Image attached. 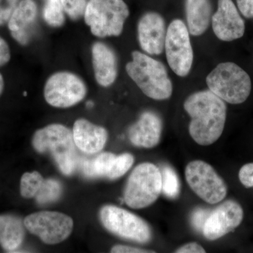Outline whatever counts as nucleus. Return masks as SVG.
I'll return each instance as SVG.
<instances>
[{
    "instance_id": "15",
    "label": "nucleus",
    "mask_w": 253,
    "mask_h": 253,
    "mask_svg": "<svg viewBox=\"0 0 253 253\" xmlns=\"http://www.w3.org/2000/svg\"><path fill=\"white\" fill-rule=\"evenodd\" d=\"M162 131L161 116L154 111H147L141 113L138 121L129 128L128 136L136 147L152 149L159 144Z\"/></svg>"
},
{
    "instance_id": "2",
    "label": "nucleus",
    "mask_w": 253,
    "mask_h": 253,
    "mask_svg": "<svg viewBox=\"0 0 253 253\" xmlns=\"http://www.w3.org/2000/svg\"><path fill=\"white\" fill-rule=\"evenodd\" d=\"M131 57L126 65V73L142 92L159 101L170 98L173 86L166 66L140 51H133Z\"/></svg>"
},
{
    "instance_id": "18",
    "label": "nucleus",
    "mask_w": 253,
    "mask_h": 253,
    "mask_svg": "<svg viewBox=\"0 0 253 253\" xmlns=\"http://www.w3.org/2000/svg\"><path fill=\"white\" fill-rule=\"evenodd\" d=\"M73 140L78 149L86 154H98L108 141V131L84 118L78 119L73 125Z\"/></svg>"
},
{
    "instance_id": "31",
    "label": "nucleus",
    "mask_w": 253,
    "mask_h": 253,
    "mask_svg": "<svg viewBox=\"0 0 253 253\" xmlns=\"http://www.w3.org/2000/svg\"><path fill=\"white\" fill-rule=\"evenodd\" d=\"M240 12L245 17L253 18V0H236Z\"/></svg>"
},
{
    "instance_id": "28",
    "label": "nucleus",
    "mask_w": 253,
    "mask_h": 253,
    "mask_svg": "<svg viewBox=\"0 0 253 253\" xmlns=\"http://www.w3.org/2000/svg\"><path fill=\"white\" fill-rule=\"evenodd\" d=\"M20 1L21 0H0V27L7 24Z\"/></svg>"
},
{
    "instance_id": "24",
    "label": "nucleus",
    "mask_w": 253,
    "mask_h": 253,
    "mask_svg": "<svg viewBox=\"0 0 253 253\" xmlns=\"http://www.w3.org/2000/svg\"><path fill=\"white\" fill-rule=\"evenodd\" d=\"M44 179L41 173L34 171L26 172L21 176L20 184L21 195L24 199H33L41 190Z\"/></svg>"
},
{
    "instance_id": "20",
    "label": "nucleus",
    "mask_w": 253,
    "mask_h": 253,
    "mask_svg": "<svg viewBox=\"0 0 253 253\" xmlns=\"http://www.w3.org/2000/svg\"><path fill=\"white\" fill-rule=\"evenodd\" d=\"M26 226L21 218L14 214H0V245L5 251L13 252L22 245Z\"/></svg>"
},
{
    "instance_id": "7",
    "label": "nucleus",
    "mask_w": 253,
    "mask_h": 253,
    "mask_svg": "<svg viewBox=\"0 0 253 253\" xmlns=\"http://www.w3.org/2000/svg\"><path fill=\"white\" fill-rule=\"evenodd\" d=\"M100 220L111 234L139 244L149 243L152 231L146 221L134 213L118 206L107 205L101 208Z\"/></svg>"
},
{
    "instance_id": "25",
    "label": "nucleus",
    "mask_w": 253,
    "mask_h": 253,
    "mask_svg": "<svg viewBox=\"0 0 253 253\" xmlns=\"http://www.w3.org/2000/svg\"><path fill=\"white\" fill-rule=\"evenodd\" d=\"M65 13L72 20H78L84 16L87 0H61Z\"/></svg>"
},
{
    "instance_id": "19",
    "label": "nucleus",
    "mask_w": 253,
    "mask_h": 253,
    "mask_svg": "<svg viewBox=\"0 0 253 253\" xmlns=\"http://www.w3.org/2000/svg\"><path fill=\"white\" fill-rule=\"evenodd\" d=\"M186 16L190 34L200 36L209 27L212 20L210 0H186Z\"/></svg>"
},
{
    "instance_id": "4",
    "label": "nucleus",
    "mask_w": 253,
    "mask_h": 253,
    "mask_svg": "<svg viewBox=\"0 0 253 253\" xmlns=\"http://www.w3.org/2000/svg\"><path fill=\"white\" fill-rule=\"evenodd\" d=\"M209 90L223 101L231 104H240L249 97L252 83L249 75L236 63L224 62L218 64L206 78Z\"/></svg>"
},
{
    "instance_id": "8",
    "label": "nucleus",
    "mask_w": 253,
    "mask_h": 253,
    "mask_svg": "<svg viewBox=\"0 0 253 253\" xmlns=\"http://www.w3.org/2000/svg\"><path fill=\"white\" fill-rule=\"evenodd\" d=\"M87 87L76 73L59 71L46 80L44 97L48 104L59 109H67L79 104L85 97Z\"/></svg>"
},
{
    "instance_id": "5",
    "label": "nucleus",
    "mask_w": 253,
    "mask_h": 253,
    "mask_svg": "<svg viewBox=\"0 0 253 253\" xmlns=\"http://www.w3.org/2000/svg\"><path fill=\"white\" fill-rule=\"evenodd\" d=\"M129 15L124 0H89L83 17L92 35L104 38L119 36Z\"/></svg>"
},
{
    "instance_id": "9",
    "label": "nucleus",
    "mask_w": 253,
    "mask_h": 253,
    "mask_svg": "<svg viewBox=\"0 0 253 253\" xmlns=\"http://www.w3.org/2000/svg\"><path fill=\"white\" fill-rule=\"evenodd\" d=\"M185 177L195 194L208 204H219L225 199L227 186L214 168L205 162L196 160L186 166Z\"/></svg>"
},
{
    "instance_id": "3",
    "label": "nucleus",
    "mask_w": 253,
    "mask_h": 253,
    "mask_svg": "<svg viewBox=\"0 0 253 253\" xmlns=\"http://www.w3.org/2000/svg\"><path fill=\"white\" fill-rule=\"evenodd\" d=\"M33 148L40 154L50 153L58 168L65 175H71L77 166L76 144L73 131L63 125H49L35 132Z\"/></svg>"
},
{
    "instance_id": "30",
    "label": "nucleus",
    "mask_w": 253,
    "mask_h": 253,
    "mask_svg": "<svg viewBox=\"0 0 253 253\" xmlns=\"http://www.w3.org/2000/svg\"><path fill=\"white\" fill-rule=\"evenodd\" d=\"M11 59V51L9 44L0 36V67L5 66Z\"/></svg>"
},
{
    "instance_id": "14",
    "label": "nucleus",
    "mask_w": 253,
    "mask_h": 253,
    "mask_svg": "<svg viewBox=\"0 0 253 253\" xmlns=\"http://www.w3.org/2000/svg\"><path fill=\"white\" fill-rule=\"evenodd\" d=\"M138 40L143 51L150 55H159L165 49L166 30L164 18L156 12L143 15L137 26Z\"/></svg>"
},
{
    "instance_id": "1",
    "label": "nucleus",
    "mask_w": 253,
    "mask_h": 253,
    "mask_svg": "<svg viewBox=\"0 0 253 253\" xmlns=\"http://www.w3.org/2000/svg\"><path fill=\"white\" fill-rule=\"evenodd\" d=\"M184 107L191 117L189 134L195 142L201 146L215 143L225 126L224 101L211 90L201 91L190 95Z\"/></svg>"
},
{
    "instance_id": "33",
    "label": "nucleus",
    "mask_w": 253,
    "mask_h": 253,
    "mask_svg": "<svg viewBox=\"0 0 253 253\" xmlns=\"http://www.w3.org/2000/svg\"><path fill=\"white\" fill-rule=\"evenodd\" d=\"M203 246L196 242L189 243L176 250V253H206Z\"/></svg>"
},
{
    "instance_id": "27",
    "label": "nucleus",
    "mask_w": 253,
    "mask_h": 253,
    "mask_svg": "<svg viewBox=\"0 0 253 253\" xmlns=\"http://www.w3.org/2000/svg\"><path fill=\"white\" fill-rule=\"evenodd\" d=\"M211 212V210L204 208H197L193 211L190 217V221L195 230L202 233L205 223Z\"/></svg>"
},
{
    "instance_id": "22",
    "label": "nucleus",
    "mask_w": 253,
    "mask_h": 253,
    "mask_svg": "<svg viewBox=\"0 0 253 253\" xmlns=\"http://www.w3.org/2000/svg\"><path fill=\"white\" fill-rule=\"evenodd\" d=\"M162 176V193L168 199H175L180 193V181L174 169L169 166L160 168Z\"/></svg>"
},
{
    "instance_id": "6",
    "label": "nucleus",
    "mask_w": 253,
    "mask_h": 253,
    "mask_svg": "<svg viewBox=\"0 0 253 253\" xmlns=\"http://www.w3.org/2000/svg\"><path fill=\"white\" fill-rule=\"evenodd\" d=\"M162 193L160 168L151 163H143L131 172L125 188L124 201L132 209H142L154 204Z\"/></svg>"
},
{
    "instance_id": "32",
    "label": "nucleus",
    "mask_w": 253,
    "mask_h": 253,
    "mask_svg": "<svg viewBox=\"0 0 253 253\" xmlns=\"http://www.w3.org/2000/svg\"><path fill=\"white\" fill-rule=\"evenodd\" d=\"M111 252L113 253H155V251L124 246V245H116L111 249Z\"/></svg>"
},
{
    "instance_id": "10",
    "label": "nucleus",
    "mask_w": 253,
    "mask_h": 253,
    "mask_svg": "<svg viewBox=\"0 0 253 253\" xmlns=\"http://www.w3.org/2000/svg\"><path fill=\"white\" fill-rule=\"evenodd\" d=\"M189 31L181 20H173L167 30L165 50L169 67L178 76H188L192 67L194 52Z\"/></svg>"
},
{
    "instance_id": "21",
    "label": "nucleus",
    "mask_w": 253,
    "mask_h": 253,
    "mask_svg": "<svg viewBox=\"0 0 253 253\" xmlns=\"http://www.w3.org/2000/svg\"><path fill=\"white\" fill-rule=\"evenodd\" d=\"M65 14L61 0H45L42 16L46 24L53 28L61 27L66 21Z\"/></svg>"
},
{
    "instance_id": "12",
    "label": "nucleus",
    "mask_w": 253,
    "mask_h": 253,
    "mask_svg": "<svg viewBox=\"0 0 253 253\" xmlns=\"http://www.w3.org/2000/svg\"><path fill=\"white\" fill-rule=\"evenodd\" d=\"M244 210L239 203L227 200L211 212L203 228L206 239L215 241L235 230L244 219Z\"/></svg>"
},
{
    "instance_id": "34",
    "label": "nucleus",
    "mask_w": 253,
    "mask_h": 253,
    "mask_svg": "<svg viewBox=\"0 0 253 253\" xmlns=\"http://www.w3.org/2000/svg\"><path fill=\"white\" fill-rule=\"evenodd\" d=\"M4 88V81L2 75L0 73V96L2 94Z\"/></svg>"
},
{
    "instance_id": "13",
    "label": "nucleus",
    "mask_w": 253,
    "mask_h": 253,
    "mask_svg": "<svg viewBox=\"0 0 253 253\" xmlns=\"http://www.w3.org/2000/svg\"><path fill=\"white\" fill-rule=\"evenodd\" d=\"M211 21L213 32L221 41L231 42L244 36L245 22L232 0H218Z\"/></svg>"
},
{
    "instance_id": "29",
    "label": "nucleus",
    "mask_w": 253,
    "mask_h": 253,
    "mask_svg": "<svg viewBox=\"0 0 253 253\" xmlns=\"http://www.w3.org/2000/svg\"><path fill=\"white\" fill-rule=\"evenodd\" d=\"M239 180L246 188L253 187V163L244 165L240 169Z\"/></svg>"
},
{
    "instance_id": "11",
    "label": "nucleus",
    "mask_w": 253,
    "mask_h": 253,
    "mask_svg": "<svg viewBox=\"0 0 253 253\" xmlns=\"http://www.w3.org/2000/svg\"><path fill=\"white\" fill-rule=\"evenodd\" d=\"M25 226L44 244H60L67 239L73 229V220L63 213L42 211L25 218Z\"/></svg>"
},
{
    "instance_id": "26",
    "label": "nucleus",
    "mask_w": 253,
    "mask_h": 253,
    "mask_svg": "<svg viewBox=\"0 0 253 253\" xmlns=\"http://www.w3.org/2000/svg\"><path fill=\"white\" fill-rule=\"evenodd\" d=\"M134 162V156L130 154L125 153V154L118 155L116 158L112 174H111V180L119 179L126 174L130 169Z\"/></svg>"
},
{
    "instance_id": "23",
    "label": "nucleus",
    "mask_w": 253,
    "mask_h": 253,
    "mask_svg": "<svg viewBox=\"0 0 253 253\" xmlns=\"http://www.w3.org/2000/svg\"><path fill=\"white\" fill-rule=\"evenodd\" d=\"M62 191V185L59 181L54 179H44L41 190L35 197L36 202L41 206L56 202L61 197Z\"/></svg>"
},
{
    "instance_id": "16",
    "label": "nucleus",
    "mask_w": 253,
    "mask_h": 253,
    "mask_svg": "<svg viewBox=\"0 0 253 253\" xmlns=\"http://www.w3.org/2000/svg\"><path fill=\"white\" fill-rule=\"evenodd\" d=\"M38 17V6L34 0H21L7 23L11 36L21 46L31 42Z\"/></svg>"
},
{
    "instance_id": "17",
    "label": "nucleus",
    "mask_w": 253,
    "mask_h": 253,
    "mask_svg": "<svg viewBox=\"0 0 253 253\" xmlns=\"http://www.w3.org/2000/svg\"><path fill=\"white\" fill-rule=\"evenodd\" d=\"M91 61L96 83L103 87L112 85L118 77V58L114 50L102 42L91 46Z\"/></svg>"
}]
</instances>
